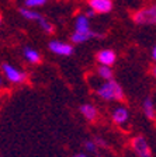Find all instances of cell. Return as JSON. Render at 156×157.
I'll list each match as a JSON object with an SVG mask.
<instances>
[{
	"instance_id": "cell-15",
	"label": "cell",
	"mask_w": 156,
	"mask_h": 157,
	"mask_svg": "<svg viewBox=\"0 0 156 157\" xmlns=\"http://www.w3.org/2000/svg\"><path fill=\"white\" fill-rule=\"evenodd\" d=\"M90 38H91L90 35H85V34H78V33H75L73 35H72V42L80 44V42H85V41L90 39Z\"/></svg>"
},
{
	"instance_id": "cell-17",
	"label": "cell",
	"mask_w": 156,
	"mask_h": 157,
	"mask_svg": "<svg viewBox=\"0 0 156 157\" xmlns=\"http://www.w3.org/2000/svg\"><path fill=\"white\" fill-rule=\"evenodd\" d=\"M46 0H26V6L27 7H38L45 4Z\"/></svg>"
},
{
	"instance_id": "cell-6",
	"label": "cell",
	"mask_w": 156,
	"mask_h": 157,
	"mask_svg": "<svg viewBox=\"0 0 156 157\" xmlns=\"http://www.w3.org/2000/svg\"><path fill=\"white\" fill-rule=\"evenodd\" d=\"M49 49H51L52 52H55L62 56H69L73 52L72 45H68V44L61 42V41H52V42H49Z\"/></svg>"
},
{
	"instance_id": "cell-5",
	"label": "cell",
	"mask_w": 156,
	"mask_h": 157,
	"mask_svg": "<svg viewBox=\"0 0 156 157\" xmlns=\"http://www.w3.org/2000/svg\"><path fill=\"white\" fill-rule=\"evenodd\" d=\"M3 72H4V75H6V77L13 83H21L27 78L26 73L20 72V70H17L16 67H13L11 65H7V63L3 65Z\"/></svg>"
},
{
	"instance_id": "cell-25",
	"label": "cell",
	"mask_w": 156,
	"mask_h": 157,
	"mask_svg": "<svg viewBox=\"0 0 156 157\" xmlns=\"http://www.w3.org/2000/svg\"><path fill=\"white\" fill-rule=\"evenodd\" d=\"M0 21H2V17H0Z\"/></svg>"
},
{
	"instance_id": "cell-3",
	"label": "cell",
	"mask_w": 156,
	"mask_h": 157,
	"mask_svg": "<svg viewBox=\"0 0 156 157\" xmlns=\"http://www.w3.org/2000/svg\"><path fill=\"white\" fill-rule=\"evenodd\" d=\"M131 146H132L134 151H135V154H137L138 157H150L152 156L149 144H148V142L145 140L142 136L134 137L132 142H131Z\"/></svg>"
},
{
	"instance_id": "cell-10",
	"label": "cell",
	"mask_w": 156,
	"mask_h": 157,
	"mask_svg": "<svg viewBox=\"0 0 156 157\" xmlns=\"http://www.w3.org/2000/svg\"><path fill=\"white\" fill-rule=\"evenodd\" d=\"M80 112H82V115L87 119V121H94L96 117H97V109H96L93 105H90V104L82 105Z\"/></svg>"
},
{
	"instance_id": "cell-18",
	"label": "cell",
	"mask_w": 156,
	"mask_h": 157,
	"mask_svg": "<svg viewBox=\"0 0 156 157\" xmlns=\"http://www.w3.org/2000/svg\"><path fill=\"white\" fill-rule=\"evenodd\" d=\"M86 150L89 151V153H96V150H97V144H96V142H91V140H89V142H86Z\"/></svg>"
},
{
	"instance_id": "cell-8",
	"label": "cell",
	"mask_w": 156,
	"mask_h": 157,
	"mask_svg": "<svg viewBox=\"0 0 156 157\" xmlns=\"http://www.w3.org/2000/svg\"><path fill=\"white\" fill-rule=\"evenodd\" d=\"M97 59L103 66H111L115 62V52L111 51V49H103V51L98 52Z\"/></svg>"
},
{
	"instance_id": "cell-9",
	"label": "cell",
	"mask_w": 156,
	"mask_h": 157,
	"mask_svg": "<svg viewBox=\"0 0 156 157\" xmlns=\"http://www.w3.org/2000/svg\"><path fill=\"white\" fill-rule=\"evenodd\" d=\"M113 121L117 125H122L128 121V109L124 107L115 108L113 112Z\"/></svg>"
},
{
	"instance_id": "cell-21",
	"label": "cell",
	"mask_w": 156,
	"mask_h": 157,
	"mask_svg": "<svg viewBox=\"0 0 156 157\" xmlns=\"http://www.w3.org/2000/svg\"><path fill=\"white\" fill-rule=\"evenodd\" d=\"M152 58H153V60L156 62V46L153 48V51H152Z\"/></svg>"
},
{
	"instance_id": "cell-22",
	"label": "cell",
	"mask_w": 156,
	"mask_h": 157,
	"mask_svg": "<svg viewBox=\"0 0 156 157\" xmlns=\"http://www.w3.org/2000/svg\"><path fill=\"white\" fill-rule=\"evenodd\" d=\"M152 73H153V76H155V77H156V66H155V67H153V70H152Z\"/></svg>"
},
{
	"instance_id": "cell-19",
	"label": "cell",
	"mask_w": 156,
	"mask_h": 157,
	"mask_svg": "<svg viewBox=\"0 0 156 157\" xmlns=\"http://www.w3.org/2000/svg\"><path fill=\"white\" fill-rule=\"evenodd\" d=\"M94 142H96V144H98V146H101V147H107V143H106L101 137H97Z\"/></svg>"
},
{
	"instance_id": "cell-24",
	"label": "cell",
	"mask_w": 156,
	"mask_h": 157,
	"mask_svg": "<svg viewBox=\"0 0 156 157\" xmlns=\"http://www.w3.org/2000/svg\"><path fill=\"white\" fill-rule=\"evenodd\" d=\"M0 87H2V78H0Z\"/></svg>"
},
{
	"instance_id": "cell-20",
	"label": "cell",
	"mask_w": 156,
	"mask_h": 157,
	"mask_svg": "<svg viewBox=\"0 0 156 157\" xmlns=\"http://www.w3.org/2000/svg\"><path fill=\"white\" fill-rule=\"evenodd\" d=\"M94 13H96L94 10H89V11H87V17H93V16H94Z\"/></svg>"
},
{
	"instance_id": "cell-1",
	"label": "cell",
	"mask_w": 156,
	"mask_h": 157,
	"mask_svg": "<svg viewBox=\"0 0 156 157\" xmlns=\"http://www.w3.org/2000/svg\"><path fill=\"white\" fill-rule=\"evenodd\" d=\"M97 94L100 95L103 100H106V101H110V100L121 101L124 98L122 88H121V86L118 84L117 82H114V80H110V82H106L104 84H101L97 90Z\"/></svg>"
},
{
	"instance_id": "cell-23",
	"label": "cell",
	"mask_w": 156,
	"mask_h": 157,
	"mask_svg": "<svg viewBox=\"0 0 156 157\" xmlns=\"http://www.w3.org/2000/svg\"><path fill=\"white\" fill-rule=\"evenodd\" d=\"M76 157H87L86 154H79V156H76Z\"/></svg>"
},
{
	"instance_id": "cell-13",
	"label": "cell",
	"mask_w": 156,
	"mask_h": 157,
	"mask_svg": "<svg viewBox=\"0 0 156 157\" xmlns=\"http://www.w3.org/2000/svg\"><path fill=\"white\" fill-rule=\"evenodd\" d=\"M24 56L27 58V60L31 63H38L39 62V53L37 52V51H34V49H30V48H26L24 49Z\"/></svg>"
},
{
	"instance_id": "cell-12",
	"label": "cell",
	"mask_w": 156,
	"mask_h": 157,
	"mask_svg": "<svg viewBox=\"0 0 156 157\" xmlns=\"http://www.w3.org/2000/svg\"><path fill=\"white\" fill-rule=\"evenodd\" d=\"M20 13H21V16L27 20H35V21H39V20L42 18V16H41L39 13H37V11H31L30 9H20Z\"/></svg>"
},
{
	"instance_id": "cell-16",
	"label": "cell",
	"mask_w": 156,
	"mask_h": 157,
	"mask_svg": "<svg viewBox=\"0 0 156 157\" xmlns=\"http://www.w3.org/2000/svg\"><path fill=\"white\" fill-rule=\"evenodd\" d=\"M38 23H39V25L42 27V29H44V31H45V33H48V34L54 33V25H51V24H49L48 21H46V20L44 18V17H42V18H41V20H39Z\"/></svg>"
},
{
	"instance_id": "cell-2",
	"label": "cell",
	"mask_w": 156,
	"mask_h": 157,
	"mask_svg": "<svg viewBox=\"0 0 156 157\" xmlns=\"http://www.w3.org/2000/svg\"><path fill=\"white\" fill-rule=\"evenodd\" d=\"M135 24L139 25H156V4L148 6L132 16Z\"/></svg>"
},
{
	"instance_id": "cell-14",
	"label": "cell",
	"mask_w": 156,
	"mask_h": 157,
	"mask_svg": "<svg viewBox=\"0 0 156 157\" xmlns=\"http://www.w3.org/2000/svg\"><path fill=\"white\" fill-rule=\"evenodd\" d=\"M98 76L104 80L110 82V80H113V70H111L110 66H101V67H98Z\"/></svg>"
},
{
	"instance_id": "cell-4",
	"label": "cell",
	"mask_w": 156,
	"mask_h": 157,
	"mask_svg": "<svg viewBox=\"0 0 156 157\" xmlns=\"http://www.w3.org/2000/svg\"><path fill=\"white\" fill-rule=\"evenodd\" d=\"M76 33L78 34H85V35H90L91 38L93 36H103L101 34H96L90 31V25H89V18L87 16H79L76 18Z\"/></svg>"
},
{
	"instance_id": "cell-7",
	"label": "cell",
	"mask_w": 156,
	"mask_h": 157,
	"mask_svg": "<svg viewBox=\"0 0 156 157\" xmlns=\"http://www.w3.org/2000/svg\"><path fill=\"white\" fill-rule=\"evenodd\" d=\"M91 10H94L96 13H108L113 9V2L111 0H89Z\"/></svg>"
},
{
	"instance_id": "cell-11",
	"label": "cell",
	"mask_w": 156,
	"mask_h": 157,
	"mask_svg": "<svg viewBox=\"0 0 156 157\" xmlns=\"http://www.w3.org/2000/svg\"><path fill=\"white\" fill-rule=\"evenodd\" d=\"M143 112L146 115L149 119H155L156 118V108H155V104H153L152 98L148 97L145 101H143Z\"/></svg>"
}]
</instances>
